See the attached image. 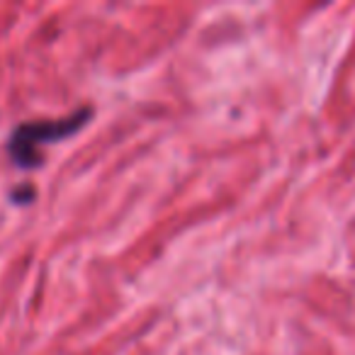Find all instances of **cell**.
<instances>
[{
    "instance_id": "6da1fadb",
    "label": "cell",
    "mask_w": 355,
    "mask_h": 355,
    "mask_svg": "<svg viewBox=\"0 0 355 355\" xmlns=\"http://www.w3.org/2000/svg\"><path fill=\"white\" fill-rule=\"evenodd\" d=\"M90 117H93V110L80 107L61 119H35V122L17 124L8 137V156L20 171H35L44 163L42 146L64 141V139L78 134L90 122Z\"/></svg>"
},
{
    "instance_id": "7a4b0ae2",
    "label": "cell",
    "mask_w": 355,
    "mask_h": 355,
    "mask_svg": "<svg viewBox=\"0 0 355 355\" xmlns=\"http://www.w3.org/2000/svg\"><path fill=\"white\" fill-rule=\"evenodd\" d=\"M35 200V188L32 185H20L10 193V202L12 205H30Z\"/></svg>"
}]
</instances>
